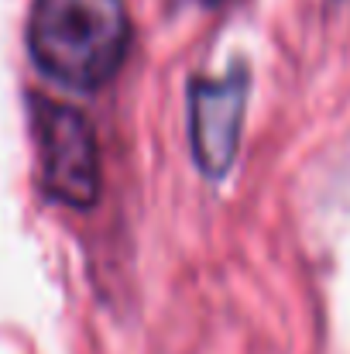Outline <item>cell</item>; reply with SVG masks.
Wrapping results in <instances>:
<instances>
[{"label":"cell","mask_w":350,"mask_h":354,"mask_svg":"<svg viewBox=\"0 0 350 354\" xmlns=\"http://www.w3.org/2000/svg\"><path fill=\"white\" fill-rule=\"evenodd\" d=\"M247 107V69L233 66L227 76L189 80V145L206 179L231 172L240 145V124Z\"/></svg>","instance_id":"obj_3"},{"label":"cell","mask_w":350,"mask_h":354,"mask_svg":"<svg viewBox=\"0 0 350 354\" xmlns=\"http://www.w3.org/2000/svg\"><path fill=\"white\" fill-rule=\"evenodd\" d=\"M28 114L45 196L72 210H90L104 186L100 145L90 118L72 104L41 93L28 97Z\"/></svg>","instance_id":"obj_2"},{"label":"cell","mask_w":350,"mask_h":354,"mask_svg":"<svg viewBox=\"0 0 350 354\" xmlns=\"http://www.w3.org/2000/svg\"><path fill=\"white\" fill-rule=\"evenodd\" d=\"M130 48L124 0H35L28 14V55L35 69L66 90L107 86Z\"/></svg>","instance_id":"obj_1"},{"label":"cell","mask_w":350,"mask_h":354,"mask_svg":"<svg viewBox=\"0 0 350 354\" xmlns=\"http://www.w3.org/2000/svg\"><path fill=\"white\" fill-rule=\"evenodd\" d=\"M203 3H210V7H217V3H224V0H203Z\"/></svg>","instance_id":"obj_4"}]
</instances>
